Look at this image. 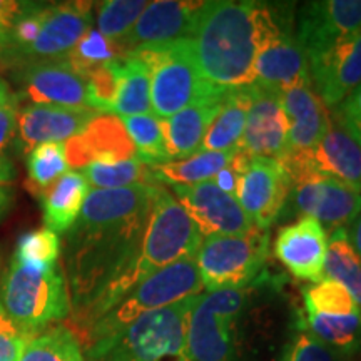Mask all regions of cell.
Masks as SVG:
<instances>
[{"label": "cell", "mask_w": 361, "mask_h": 361, "mask_svg": "<svg viewBox=\"0 0 361 361\" xmlns=\"http://www.w3.org/2000/svg\"><path fill=\"white\" fill-rule=\"evenodd\" d=\"M156 186L90 189L78 221L66 233V281L79 340L133 291L130 276Z\"/></svg>", "instance_id": "6da1fadb"}, {"label": "cell", "mask_w": 361, "mask_h": 361, "mask_svg": "<svg viewBox=\"0 0 361 361\" xmlns=\"http://www.w3.org/2000/svg\"><path fill=\"white\" fill-rule=\"evenodd\" d=\"M255 2H206L191 35L202 79L219 92L255 85Z\"/></svg>", "instance_id": "7a4b0ae2"}, {"label": "cell", "mask_w": 361, "mask_h": 361, "mask_svg": "<svg viewBox=\"0 0 361 361\" xmlns=\"http://www.w3.org/2000/svg\"><path fill=\"white\" fill-rule=\"evenodd\" d=\"M197 296L147 313L116 335L85 346L84 361H191L188 318Z\"/></svg>", "instance_id": "3957f363"}, {"label": "cell", "mask_w": 361, "mask_h": 361, "mask_svg": "<svg viewBox=\"0 0 361 361\" xmlns=\"http://www.w3.org/2000/svg\"><path fill=\"white\" fill-rule=\"evenodd\" d=\"M0 306L29 335L71 314V296L61 266L39 268L12 258L4 274Z\"/></svg>", "instance_id": "277c9868"}, {"label": "cell", "mask_w": 361, "mask_h": 361, "mask_svg": "<svg viewBox=\"0 0 361 361\" xmlns=\"http://www.w3.org/2000/svg\"><path fill=\"white\" fill-rule=\"evenodd\" d=\"M202 290L204 286L197 269L196 256L180 259L144 279L129 295H126L114 308L107 311L85 331L82 336L84 345L89 346L94 341L116 335L144 314L168 308L186 298L200 296Z\"/></svg>", "instance_id": "5b68a950"}, {"label": "cell", "mask_w": 361, "mask_h": 361, "mask_svg": "<svg viewBox=\"0 0 361 361\" xmlns=\"http://www.w3.org/2000/svg\"><path fill=\"white\" fill-rule=\"evenodd\" d=\"M201 243L200 229L184 207L168 189L157 184L141 252L130 276L133 290L157 271L196 256Z\"/></svg>", "instance_id": "8992f818"}, {"label": "cell", "mask_w": 361, "mask_h": 361, "mask_svg": "<svg viewBox=\"0 0 361 361\" xmlns=\"http://www.w3.org/2000/svg\"><path fill=\"white\" fill-rule=\"evenodd\" d=\"M290 7L255 2L256 61L255 84L263 89L276 90L300 82H311L310 66L303 49L293 34Z\"/></svg>", "instance_id": "52a82bcc"}, {"label": "cell", "mask_w": 361, "mask_h": 361, "mask_svg": "<svg viewBox=\"0 0 361 361\" xmlns=\"http://www.w3.org/2000/svg\"><path fill=\"white\" fill-rule=\"evenodd\" d=\"M144 61L151 78V112L157 121L178 114L192 102L219 92L202 79L194 61L191 39L133 52Z\"/></svg>", "instance_id": "ba28073f"}, {"label": "cell", "mask_w": 361, "mask_h": 361, "mask_svg": "<svg viewBox=\"0 0 361 361\" xmlns=\"http://www.w3.org/2000/svg\"><path fill=\"white\" fill-rule=\"evenodd\" d=\"M268 256L269 234L255 228L236 236L204 238L196 263L206 293L243 290L258 278Z\"/></svg>", "instance_id": "9c48e42d"}, {"label": "cell", "mask_w": 361, "mask_h": 361, "mask_svg": "<svg viewBox=\"0 0 361 361\" xmlns=\"http://www.w3.org/2000/svg\"><path fill=\"white\" fill-rule=\"evenodd\" d=\"M246 301L245 288L202 293L197 296L186 326L191 361H233L236 323Z\"/></svg>", "instance_id": "30bf717a"}, {"label": "cell", "mask_w": 361, "mask_h": 361, "mask_svg": "<svg viewBox=\"0 0 361 361\" xmlns=\"http://www.w3.org/2000/svg\"><path fill=\"white\" fill-rule=\"evenodd\" d=\"M92 2L44 4L34 39L0 67L16 71L42 62L64 61L92 29Z\"/></svg>", "instance_id": "8fae6325"}, {"label": "cell", "mask_w": 361, "mask_h": 361, "mask_svg": "<svg viewBox=\"0 0 361 361\" xmlns=\"http://www.w3.org/2000/svg\"><path fill=\"white\" fill-rule=\"evenodd\" d=\"M231 169L236 173V200L256 228H268L279 218L291 192V179L281 162L269 157H251L236 151Z\"/></svg>", "instance_id": "7c38bea8"}, {"label": "cell", "mask_w": 361, "mask_h": 361, "mask_svg": "<svg viewBox=\"0 0 361 361\" xmlns=\"http://www.w3.org/2000/svg\"><path fill=\"white\" fill-rule=\"evenodd\" d=\"M281 166L291 183L310 173L326 174L361 189V146L331 116V126L310 151H288Z\"/></svg>", "instance_id": "4fadbf2b"}, {"label": "cell", "mask_w": 361, "mask_h": 361, "mask_svg": "<svg viewBox=\"0 0 361 361\" xmlns=\"http://www.w3.org/2000/svg\"><path fill=\"white\" fill-rule=\"evenodd\" d=\"M295 206L314 218L324 231L348 229L361 213V189L326 174L310 173L291 183Z\"/></svg>", "instance_id": "5bb4252c"}, {"label": "cell", "mask_w": 361, "mask_h": 361, "mask_svg": "<svg viewBox=\"0 0 361 361\" xmlns=\"http://www.w3.org/2000/svg\"><path fill=\"white\" fill-rule=\"evenodd\" d=\"M12 78L19 85V101L24 97L30 104L90 109L87 75L67 59L20 67L12 71Z\"/></svg>", "instance_id": "9a60e30c"}, {"label": "cell", "mask_w": 361, "mask_h": 361, "mask_svg": "<svg viewBox=\"0 0 361 361\" xmlns=\"http://www.w3.org/2000/svg\"><path fill=\"white\" fill-rule=\"evenodd\" d=\"M204 4L189 0L149 2L133 30L116 44L117 56L121 57L180 39H191Z\"/></svg>", "instance_id": "2e32d148"}, {"label": "cell", "mask_w": 361, "mask_h": 361, "mask_svg": "<svg viewBox=\"0 0 361 361\" xmlns=\"http://www.w3.org/2000/svg\"><path fill=\"white\" fill-rule=\"evenodd\" d=\"M179 204L200 229L201 236H236L256 228L236 196L224 192L214 180L174 186Z\"/></svg>", "instance_id": "e0dca14e"}, {"label": "cell", "mask_w": 361, "mask_h": 361, "mask_svg": "<svg viewBox=\"0 0 361 361\" xmlns=\"http://www.w3.org/2000/svg\"><path fill=\"white\" fill-rule=\"evenodd\" d=\"M360 29L361 0H319L300 11L296 39L311 62Z\"/></svg>", "instance_id": "ac0fdd59"}, {"label": "cell", "mask_w": 361, "mask_h": 361, "mask_svg": "<svg viewBox=\"0 0 361 361\" xmlns=\"http://www.w3.org/2000/svg\"><path fill=\"white\" fill-rule=\"evenodd\" d=\"M288 133L290 124L281 102V94L256 84L252 85V101L245 133L238 147L239 151L251 157H269L279 161L290 151Z\"/></svg>", "instance_id": "d6986e66"}, {"label": "cell", "mask_w": 361, "mask_h": 361, "mask_svg": "<svg viewBox=\"0 0 361 361\" xmlns=\"http://www.w3.org/2000/svg\"><path fill=\"white\" fill-rule=\"evenodd\" d=\"M328 233L314 218L301 216L281 228L274 239V255L293 276L319 283L324 278Z\"/></svg>", "instance_id": "ffe728a7"}, {"label": "cell", "mask_w": 361, "mask_h": 361, "mask_svg": "<svg viewBox=\"0 0 361 361\" xmlns=\"http://www.w3.org/2000/svg\"><path fill=\"white\" fill-rule=\"evenodd\" d=\"M310 79L324 106L336 107L361 85V29L308 62Z\"/></svg>", "instance_id": "44dd1931"}, {"label": "cell", "mask_w": 361, "mask_h": 361, "mask_svg": "<svg viewBox=\"0 0 361 361\" xmlns=\"http://www.w3.org/2000/svg\"><path fill=\"white\" fill-rule=\"evenodd\" d=\"M71 168H85L92 162H121L135 159V147L121 117L99 114L82 133L66 142Z\"/></svg>", "instance_id": "7402d4cb"}, {"label": "cell", "mask_w": 361, "mask_h": 361, "mask_svg": "<svg viewBox=\"0 0 361 361\" xmlns=\"http://www.w3.org/2000/svg\"><path fill=\"white\" fill-rule=\"evenodd\" d=\"M101 112L92 109L29 104L20 109L17 121L19 146L29 154L39 144L66 142L82 133L90 121Z\"/></svg>", "instance_id": "603a6c76"}, {"label": "cell", "mask_w": 361, "mask_h": 361, "mask_svg": "<svg viewBox=\"0 0 361 361\" xmlns=\"http://www.w3.org/2000/svg\"><path fill=\"white\" fill-rule=\"evenodd\" d=\"M281 102L286 112L290 151H310L323 139L331 126V116L311 82H300L284 89Z\"/></svg>", "instance_id": "cb8c5ba5"}, {"label": "cell", "mask_w": 361, "mask_h": 361, "mask_svg": "<svg viewBox=\"0 0 361 361\" xmlns=\"http://www.w3.org/2000/svg\"><path fill=\"white\" fill-rule=\"evenodd\" d=\"M226 94L216 92L192 102L178 114L159 121L171 162L188 159L201 151L204 135L218 116Z\"/></svg>", "instance_id": "d4e9b609"}, {"label": "cell", "mask_w": 361, "mask_h": 361, "mask_svg": "<svg viewBox=\"0 0 361 361\" xmlns=\"http://www.w3.org/2000/svg\"><path fill=\"white\" fill-rule=\"evenodd\" d=\"M90 186L80 173L69 171L40 194L45 228L56 234L67 233L79 218Z\"/></svg>", "instance_id": "484cf974"}, {"label": "cell", "mask_w": 361, "mask_h": 361, "mask_svg": "<svg viewBox=\"0 0 361 361\" xmlns=\"http://www.w3.org/2000/svg\"><path fill=\"white\" fill-rule=\"evenodd\" d=\"M252 101L251 87L231 90L226 94L218 116L209 126L202 141L201 151L211 152H233L238 151L245 133L247 112Z\"/></svg>", "instance_id": "4316f807"}, {"label": "cell", "mask_w": 361, "mask_h": 361, "mask_svg": "<svg viewBox=\"0 0 361 361\" xmlns=\"http://www.w3.org/2000/svg\"><path fill=\"white\" fill-rule=\"evenodd\" d=\"M119 84L112 116L128 117L151 112V78L144 61L135 54L117 57Z\"/></svg>", "instance_id": "83f0119b"}, {"label": "cell", "mask_w": 361, "mask_h": 361, "mask_svg": "<svg viewBox=\"0 0 361 361\" xmlns=\"http://www.w3.org/2000/svg\"><path fill=\"white\" fill-rule=\"evenodd\" d=\"M236 151L211 152L200 151L183 161H173L168 164L151 168L157 183H168L173 186H194V184L213 180L221 171L231 164Z\"/></svg>", "instance_id": "f1b7e54d"}, {"label": "cell", "mask_w": 361, "mask_h": 361, "mask_svg": "<svg viewBox=\"0 0 361 361\" xmlns=\"http://www.w3.org/2000/svg\"><path fill=\"white\" fill-rule=\"evenodd\" d=\"M306 329L340 355H355L361 350V311L350 314L306 313Z\"/></svg>", "instance_id": "f546056e"}, {"label": "cell", "mask_w": 361, "mask_h": 361, "mask_svg": "<svg viewBox=\"0 0 361 361\" xmlns=\"http://www.w3.org/2000/svg\"><path fill=\"white\" fill-rule=\"evenodd\" d=\"M324 278L340 283L361 311V259L351 246L346 229H336L328 236Z\"/></svg>", "instance_id": "4dcf8cb0"}, {"label": "cell", "mask_w": 361, "mask_h": 361, "mask_svg": "<svg viewBox=\"0 0 361 361\" xmlns=\"http://www.w3.org/2000/svg\"><path fill=\"white\" fill-rule=\"evenodd\" d=\"M20 361H84L82 343L74 329L57 324L30 336Z\"/></svg>", "instance_id": "1f68e13d"}, {"label": "cell", "mask_w": 361, "mask_h": 361, "mask_svg": "<svg viewBox=\"0 0 361 361\" xmlns=\"http://www.w3.org/2000/svg\"><path fill=\"white\" fill-rule=\"evenodd\" d=\"M94 189H119L135 184H159L154 179L152 169L141 161L128 159L121 162H92L80 171Z\"/></svg>", "instance_id": "d6a6232c"}, {"label": "cell", "mask_w": 361, "mask_h": 361, "mask_svg": "<svg viewBox=\"0 0 361 361\" xmlns=\"http://www.w3.org/2000/svg\"><path fill=\"white\" fill-rule=\"evenodd\" d=\"M130 141L135 147V154L142 164L149 168L168 164L171 162L168 149H166L164 137L159 121L152 114H139L121 117Z\"/></svg>", "instance_id": "836d02e7"}, {"label": "cell", "mask_w": 361, "mask_h": 361, "mask_svg": "<svg viewBox=\"0 0 361 361\" xmlns=\"http://www.w3.org/2000/svg\"><path fill=\"white\" fill-rule=\"evenodd\" d=\"M66 156V142H45L35 146L27 154L29 186L32 191L42 194L59 178L69 173Z\"/></svg>", "instance_id": "e575fe53"}, {"label": "cell", "mask_w": 361, "mask_h": 361, "mask_svg": "<svg viewBox=\"0 0 361 361\" xmlns=\"http://www.w3.org/2000/svg\"><path fill=\"white\" fill-rule=\"evenodd\" d=\"M149 2L144 0H107L97 12V30L112 44H119L135 25Z\"/></svg>", "instance_id": "d590c367"}, {"label": "cell", "mask_w": 361, "mask_h": 361, "mask_svg": "<svg viewBox=\"0 0 361 361\" xmlns=\"http://www.w3.org/2000/svg\"><path fill=\"white\" fill-rule=\"evenodd\" d=\"M303 298L306 313L350 314L360 311L353 296L340 283L328 278H323L313 286L305 288Z\"/></svg>", "instance_id": "8d00e7d4"}, {"label": "cell", "mask_w": 361, "mask_h": 361, "mask_svg": "<svg viewBox=\"0 0 361 361\" xmlns=\"http://www.w3.org/2000/svg\"><path fill=\"white\" fill-rule=\"evenodd\" d=\"M59 256H61V238L47 228L22 234L13 252V258L17 261L39 268H51L59 264Z\"/></svg>", "instance_id": "74e56055"}, {"label": "cell", "mask_w": 361, "mask_h": 361, "mask_svg": "<svg viewBox=\"0 0 361 361\" xmlns=\"http://www.w3.org/2000/svg\"><path fill=\"white\" fill-rule=\"evenodd\" d=\"M117 56L116 45L107 40L99 30L90 29L82 39L79 40V44L75 45V49L72 54L67 57V61L71 62L75 69H79L82 74L87 75L90 71H94L96 67L107 64V62L114 61Z\"/></svg>", "instance_id": "f35d334b"}, {"label": "cell", "mask_w": 361, "mask_h": 361, "mask_svg": "<svg viewBox=\"0 0 361 361\" xmlns=\"http://www.w3.org/2000/svg\"><path fill=\"white\" fill-rule=\"evenodd\" d=\"M284 361H340L338 355L324 343L311 335L308 329H300L288 350Z\"/></svg>", "instance_id": "ab89813d"}, {"label": "cell", "mask_w": 361, "mask_h": 361, "mask_svg": "<svg viewBox=\"0 0 361 361\" xmlns=\"http://www.w3.org/2000/svg\"><path fill=\"white\" fill-rule=\"evenodd\" d=\"M30 336L0 306V361H20Z\"/></svg>", "instance_id": "60d3db41"}, {"label": "cell", "mask_w": 361, "mask_h": 361, "mask_svg": "<svg viewBox=\"0 0 361 361\" xmlns=\"http://www.w3.org/2000/svg\"><path fill=\"white\" fill-rule=\"evenodd\" d=\"M335 119L361 146V85L335 107Z\"/></svg>", "instance_id": "b9f144b4"}, {"label": "cell", "mask_w": 361, "mask_h": 361, "mask_svg": "<svg viewBox=\"0 0 361 361\" xmlns=\"http://www.w3.org/2000/svg\"><path fill=\"white\" fill-rule=\"evenodd\" d=\"M30 6L32 2L25 0H0V52L7 47L13 27Z\"/></svg>", "instance_id": "7bdbcfd3"}, {"label": "cell", "mask_w": 361, "mask_h": 361, "mask_svg": "<svg viewBox=\"0 0 361 361\" xmlns=\"http://www.w3.org/2000/svg\"><path fill=\"white\" fill-rule=\"evenodd\" d=\"M19 97H16L8 106L0 109V154L11 146L17 134V121H19Z\"/></svg>", "instance_id": "ee69618b"}, {"label": "cell", "mask_w": 361, "mask_h": 361, "mask_svg": "<svg viewBox=\"0 0 361 361\" xmlns=\"http://www.w3.org/2000/svg\"><path fill=\"white\" fill-rule=\"evenodd\" d=\"M213 180L224 192L233 194L234 196V192H236V173L231 169V166H228V168L221 171Z\"/></svg>", "instance_id": "f6af8a7d"}, {"label": "cell", "mask_w": 361, "mask_h": 361, "mask_svg": "<svg viewBox=\"0 0 361 361\" xmlns=\"http://www.w3.org/2000/svg\"><path fill=\"white\" fill-rule=\"evenodd\" d=\"M16 179V168L7 156L0 154V186H7Z\"/></svg>", "instance_id": "bcb514c9"}, {"label": "cell", "mask_w": 361, "mask_h": 361, "mask_svg": "<svg viewBox=\"0 0 361 361\" xmlns=\"http://www.w3.org/2000/svg\"><path fill=\"white\" fill-rule=\"evenodd\" d=\"M346 231H348V239H350L351 246H353L356 255H358L361 259V213L358 218L351 223L350 229H346Z\"/></svg>", "instance_id": "7dc6e473"}, {"label": "cell", "mask_w": 361, "mask_h": 361, "mask_svg": "<svg viewBox=\"0 0 361 361\" xmlns=\"http://www.w3.org/2000/svg\"><path fill=\"white\" fill-rule=\"evenodd\" d=\"M13 204V191L8 186H0V218H4Z\"/></svg>", "instance_id": "c3c4849f"}, {"label": "cell", "mask_w": 361, "mask_h": 361, "mask_svg": "<svg viewBox=\"0 0 361 361\" xmlns=\"http://www.w3.org/2000/svg\"><path fill=\"white\" fill-rule=\"evenodd\" d=\"M16 97L17 94H13L6 80L0 78V109H4V107L8 106V104H11Z\"/></svg>", "instance_id": "681fc988"}]
</instances>
